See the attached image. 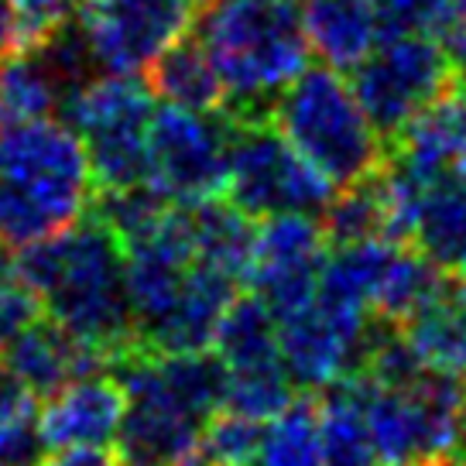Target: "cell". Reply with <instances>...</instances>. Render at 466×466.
Masks as SVG:
<instances>
[{
    "mask_svg": "<svg viewBox=\"0 0 466 466\" xmlns=\"http://www.w3.org/2000/svg\"><path fill=\"white\" fill-rule=\"evenodd\" d=\"M15 278L35 291L48 319L110 360L134 343L124 248L89 209L58 233L21 248Z\"/></svg>",
    "mask_w": 466,
    "mask_h": 466,
    "instance_id": "6da1fadb",
    "label": "cell"
},
{
    "mask_svg": "<svg viewBox=\"0 0 466 466\" xmlns=\"http://www.w3.org/2000/svg\"><path fill=\"white\" fill-rule=\"evenodd\" d=\"M199 42L227 89L230 124L268 120L271 100L309 66L295 0H219L199 25Z\"/></svg>",
    "mask_w": 466,
    "mask_h": 466,
    "instance_id": "7a4b0ae2",
    "label": "cell"
},
{
    "mask_svg": "<svg viewBox=\"0 0 466 466\" xmlns=\"http://www.w3.org/2000/svg\"><path fill=\"white\" fill-rule=\"evenodd\" d=\"M268 120L336 189L378 172L388 147L339 69H302L271 100Z\"/></svg>",
    "mask_w": 466,
    "mask_h": 466,
    "instance_id": "3957f363",
    "label": "cell"
},
{
    "mask_svg": "<svg viewBox=\"0 0 466 466\" xmlns=\"http://www.w3.org/2000/svg\"><path fill=\"white\" fill-rule=\"evenodd\" d=\"M364 419L380 466L450 463L466 436V380L425 370L388 388L364 378Z\"/></svg>",
    "mask_w": 466,
    "mask_h": 466,
    "instance_id": "277c9868",
    "label": "cell"
},
{
    "mask_svg": "<svg viewBox=\"0 0 466 466\" xmlns=\"http://www.w3.org/2000/svg\"><path fill=\"white\" fill-rule=\"evenodd\" d=\"M333 182L312 161L302 158L271 120L230 124L223 196L240 213L254 219L271 217V213L316 217L333 199Z\"/></svg>",
    "mask_w": 466,
    "mask_h": 466,
    "instance_id": "5b68a950",
    "label": "cell"
},
{
    "mask_svg": "<svg viewBox=\"0 0 466 466\" xmlns=\"http://www.w3.org/2000/svg\"><path fill=\"white\" fill-rule=\"evenodd\" d=\"M0 182L25 192L58 230L89 209V161L83 137L62 120L0 127Z\"/></svg>",
    "mask_w": 466,
    "mask_h": 466,
    "instance_id": "8992f818",
    "label": "cell"
},
{
    "mask_svg": "<svg viewBox=\"0 0 466 466\" xmlns=\"http://www.w3.org/2000/svg\"><path fill=\"white\" fill-rule=\"evenodd\" d=\"M227 141L223 114L165 103L147 120V182L175 206L219 199L227 189Z\"/></svg>",
    "mask_w": 466,
    "mask_h": 466,
    "instance_id": "52a82bcc",
    "label": "cell"
},
{
    "mask_svg": "<svg viewBox=\"0 0 466 466\" xmlns=\"http://www.w3.org/2000/svg\"><path fill=\"white\" fill-rule=\"evenodd\" d=\"M353 96L370 116L374 131L391 141L408 116H415L429 100L456 83L442 45L429 35H394L374 45L353 69Z\"/></svg>",
    "mask_w": 466,
    "mask_h": 466,
    "instance_id": "ba28073f",
    "label": "cell"
},
{
    "mask_svg": "<svg viewBox=\"0 0 466 466\" xmlns=\"http://www.w3.org/2000/svg\"><path fill=\"white\" fill-rule=\"evenodd\" d=\"M76 21L96 69L141 73L161 48L189 35L196 0H86Z\"/></svg>",
    "mask_w": 466,
    "mask_h": 466,
    "instance_id": "9c48e42d",
    "label": "cell"
},
{
    "mask_svg": "<svg viewBox=\"0 0 466 466\" xmlns=\"http://www.w3.org/2000/svg\"><path fill=\"white\" fill-rule=\"evenodd\" d=\"M326 261V233L309 213H271L254 230L248 278L254 295L285 319L306 309L319 289V268Z\"/></svg>",
    "mask_w": 466,
    "mask_h": 466,
    "instance_id": "30bf717a",
    "label": "cell"
},
{
    "mask_svg": "<svg viewBox=\"0 0 466 466\" xmlns=\"http://www.w3.org/2000/svg\"><path fill=\"white\" fill-rule=\"evenodd\" d=\"M367 329H370L367 312L326 306L319 299L278 319V350L291 384L326 391L329 384L350 378L370 339Z\"/></svg>",
    "mask_w": 466,
    "mask_h": 466,
    "instance_id": "8fae6325",
    "label": "cell"
},
{
    "mask_svg": "<svg viewBox=\"0 0 466 466\" xmlns=\"http://www.w3.org/2000/svg\"><path fill=\"white\" fill-rule=\"evenodd\" d=\"M391 161L432 186L466 165V86L452 83L391 137Z\"/></svg>",
    "mask_w": 466,
    "mask_h": 466,
    "instance_id": "7c38bea8",
    "label": "cell"
},
{
    "mask_svg": "<svg viewBox=\"0 0 466 466\" xmlns=\"http://www.w3.org/2000/svg\"><path fill=\"white\" fill-rule=\"evenodd\" d=\"M0 360L35 398H48L62 384L89 374H110V357L103 350L76 339L56 319L38 316L0 350Z\"/></svg>",
    "mask_w": 466,
    "mask_h": 466,
    "instance_id": "4fadbf2b",
    "label": "cell"
},
{
    "mask_svg": "<svg viewBox=\"0 0 466 466\" xmlns=\"http://www.w3.org/2000/svg\"><path fill=\"white\" fill-rule=\"evenodd\" d=\"M124 419V391L106 374L62 384L38 411V439L45 452L69 446H110Z\"/></svg>",
    "mask_w": 466,
    "mask_h": 466,
    "instance_id": "5bb4252c",
    "label": "cell"
},
{
    "mask_svg": "<svg viewBox=\"0 0 466 466\" xmlns=\"http://www.w3.org/2000/svg\"><path fill=\"white\" fill-rule=\"evenodd\" d=\"M233 295H237V278L223 275V271H217V268H209L203 261H192L172 309L137 343L147 350H158V353L209 350L219 319H223L227 306L233 302Z\"/></svg>",
    "mask_w": 466,
    "mask_h": 466,
    "instance_id": "9a60e30c",
    "label": "cell"
},
{
    "mask_svg": "<svg viewBox=\"0 0 466 466\" xmlns=\"http://www.w3.org/2000/svg\"><path fill=\"white\" fill-rule=\"evenodd\" d=\"M155 93L147 89L137 73H106L86 79L58 103L62 124H69L79 137L103 131H124V127H147L155 110Z\"/></svg>",
    "mask_w": 466,
    "mask_h": 466,
    "instance_id": "2e32d148",
    "label": "cell"
},
{
    "mask_svg": "<svg viewBox=\"0 0 466 466\" xmlns=\"http://www.w3.org/2000/svg\"><path fill=\"white\" fill-rule=\"evenodd\" d=\"M309 52L329 69H353L380 42L374 0H306L299 11Z\"/></svg>",
    "mask_w": 466,
    "mask_h": 466,
    "instance_id": "e0dca14e",
    "label": "cell"
},
{
    "mask_svg": "<svg viewBox=\"0 0 466 466\" xmlns=\"http://www.w3.org/2000/svg\"><path fill=\"white\" fill-rule=\"evenodd\" d=\"M147 89L158 93L172 106L199 110V114H219L227 103V89L219 83L213 62L206 56L199 38L182 35L178 42L161 48L158 56L145 66Z\"/></svg>",
    "mask_w": 466,
    "mask_h": 466,
    "instance_id": "ac0fdd59",
    "label": "cell"
},
{
    "mask_svg": "<svg viewBox=\"0 0 466 466\" xmlns=\"http://www.w3.org/2000/svg\"><path fill=\"white\" fill-rule=\"evenodd\" d=\"M322 466H380L364 419V378H343L326 388L316 408Z\"/></svg>",
    "mask_w": 466,
    "mask_h": 466,
    "instance_id": "d6986e66",
    "label": "cell"
},
{
    "mask_svg": "<svg viewBox=\"0 0 466 466\" xmlns=\"http://www.w3.org/2000/svg\"><path fill=\"white\" fill-rule=\"evenodd\" d=\"M450 291V281L442 275L436 261H429L422 250H408L391 244L384 268H380L378 281H374V295H370V312H378L380 319L405 326L415 312L432 306Z\"/></svg>",
    "mask_w": 466,
    "mask_h": 466,
    "instance_id": "ffe728a7",
    "label": "cell"
},
{
    "mask_svg": "<svg viewBox=\"0 0 466 466\" xmlns=\"http://www.w3.org/2000/svg\"><path fill=\"white\" fill-rule=\"evenodd\" d=\"M192 233H196V261L217 268L223 275L244 281L250 268V250H254V217L240 213L237 206L223 196L189 206Z\"/></svg>",
    "mask_w": 466,
    "mask_h": 466,
    "instance_id": "44dd1931",
    "label": "cell"
},
{
    "mask_svg": "<svg viewBox=\"0 0 466 466\" xmlns=\"http://www.w3.org/2000/svg\"><path fill=\"white\" fill-rule=\"evenodd\" d=\"M411 240L429 261L456 271V264L466 258V189L460 175L436 178L425 189Z\"/></svg>",
    "mask_w": 466,
    "mask_h": 466,
    "instance_id": "7402d4cb",
    "label": "cell"
},
{
    "mask_svg": "<svg viewBox=\"0 0 466 466\" xmlns=\"http://www.w3.org/2000/svg\"><path fill=\"white\" fill-rule=\"evenodd\" d=\"M401 333L419 353L425 370L466 380V302H460L452 289L422 312H415Z\"/></svg>",
    "mask_w": 466,
    "mask_h": 466,
    "instance_id": "603a6c76",
    "label": "cell"
},
{
    "mask_svg": "<svg viewBox=\"0 0 466 466\" xmlns=\"http://www.w3.org/2000/svg\"><path fill=\"white\" fill-rule=\"evenodd\" d=\"M213 347H217V360L223 364V370L281 360L275 312L258 295H244V299L233 295V302L217 326Z\"/></svg>",
    "mask_w": 466,
    "mask_h": 466,
    "instance_id": "cb8c5ba5",
    "label": "cell"
},
{
    "mask_svg": "<svg viewBox=\"0 0 466 466\" xmlns=\"http://www.w3.org/2000/svg\"><path fill=\"white\" fill-rule=\"evenodd\" d=\"M62 86L35 48L0 58V127L58 114Z\"/></svg>",
    "mask_w": 466,
    "mask_h": 466,
    "instance_id": "d4e9b609",
    "label": "cell"
},
{
    "mask_svg": "<svg viewBox=\"0 0 466 466\" xmlns=\"http://www.w3.org/2000/svg\"><path fill=\"white\" fill-rule=\"evenodd\" d=\"M254 466H322L316 405L291 398L275 419L261 425Z\"/></svg>",
    "mask_w": 466,
    "mask_h": 466,
    "instance_id": "484cf974",
    "label": "cell"
},
{
    "mask_svg": "<svg viewBox=\"0 0 466 466\" xmlns=\"http://www.w3.org/2000/svg\"><path fill=\"white\" fill-rule=\"evenodd\" d=\"M42 456L38 398L0 360V466H38Z\"/></svg>",
    "mask_w": 466,
    "mask_h": 466,
    "instance_id": "4316f807",
    "label": "cell"
},
{
    "mask_svg": "<svg viewBox=\"0 0 466 466\" xmlns=\"http://www.w3.org/2000/svg\"><path fill=\"white\" fill-rule=\"evenodd\" d=\"M223 408H233L240 415H248L254 422H268L275 419L291 398V378L281 360H268V364L233 367L223 370Z\"/></svg>",
    "mask_w": 466,
    "mask_h": 466,
    "instance_id": "83f0119b",
    "label": "cell"
},
{
    "mask_svg": "<svg viewBox=\"0 0 466 466\" xmlns=\"http://www.w3.org/2000/svg\"><path fill=\"white\" fill-rule=\"evenodd\" d=\"M158 367L165 384L175 391V398L189 408L199 422H206L217 408H223V380H227L223 378V364L217 357H209L206 350L158 353Z\"/></svg>",
    "mask_w": 466,
    "mask_h": 466,
    "instance_id": "f1b7e54d",
    "label": "cell"
},
{
    "mask_svg": "<svg viewBox=\"0 0 466 466\" xmlns=\"http://www.w3.org/2000/svg\"><path fill=\"white\" fill-rule=\"evenodd\" d=\"M319 227L326 233V244H333V248L384 237V209H380L374 175L364 182L343 186V192H333V199L322 206Z\"/></svg>",
    "mask_w": 466,
    "mask_h": 466,
    "instance_id": "f546056e",
    "label": "cell"
},
{
    "mask_svg": "<svg viewBox=\"0 0 466 466\" xmlns=\"http://www.w3.org/2000/svg\"><path fill=\"white\" fill-rule=\"evenodd\" d=\"M261 425L233 408H217L199 429V446L196 452L209 466H254L258 442H261Z\"/></svg>",
    "mask_w": 466,
    "mask_h": 466,
    "instance_id": "4dcf8cb0",
    "label": "cell"
},
{
    "mask_svg": "<svg viewBox=\"0 0 466 466\" xmlns=\"http://www.w3.org/2000/svg\"><path fill=\"white\" fill-rule=\"evenodd\" d=\"M360 360L367 364V378L374 380V384H388V388L411 384L415 378L425 374L422 360H419V353L405 339V333H388L367 339Z\"/></svg>",
    "mask_w": 466,
    "mask_h": 466,
    "instance_id": "1f68e13d",
    "label": "cell"
},
{
    "mask_svg": "<svg viewBox=\"0 0 466 466\" xmlns=\"http://www.w3.org/2000/svg\"><path fill=\"white\" fill-rule=\"evenodd\" d=\"M83 4L86 0H15L25 48L45 42L56 28H62L66 21H73Z\"/></svg>",
    "mask_w": 466,
    "mask_h": 466,
    "instance_id": "d6a6232c",
    "label": "cell"
},
{
    "mask_svg": "<svg viewBox=\"0 0 466 466\" xmlns=\"http://www.w3.org/2000/svg\"><path fill=\"white\" fill-rule=\"evenodd\" d=\"M38 316H42V302L35 299V291L28 285H21L15 278L7 289L0 291V350Z\"/></svg>",
    "mask_w": 466,
    "mask_h": 466,
    "instance_id": "836d02e7",
    "label": "cell"
},
{
    "mask_svg": "<svg viewBox=\"0 0 466 466\" xmlns=\"http://www.w3.org/2000/svg\"><path fill=\"white\" fill-rule=\"evenodd\" d=\"M38 466H116L114 452L106 446H69V450H52V456H42Z\"/></svg>",
    "mask_w": 466,
    "mask_h": 466,
    "instance_id": "e575fe53",
    "label": "cell"
},
{
    "mask_svg": "<svg viewBox=\"0 0 466 466\" xmlns=\"http://www.w3.org/2000/svg\"><path fill=\"white\" fill-rule=\"evenodd\" d=\"M439 45H442V52H446V58H450L456 83L466 86V17H460V21L439 38Z\"/></svg>",
    "mask_w": 466,
    "mask_h": 466,
    "instance_id": "d590c367",
    "label": "cell"
},
{
    "mask_svg": "<svg viewBox=\"0 0 466 466\" xmlns=\"http://www.w3.org/2000/svg\"><path fill=\"white\" fill-rule=\"evenodd\" d=\"M25 48L21 38V17H17L15 0H0V58Z\"/></svg>",
    "mask_w": 466,
    "mask_h": 466,
    "instance_id": "8d00e7d4",
    "label": "cell"
},
{
    "mask_svg": "<svg viewBox=\"0 0 466 466\" xmlns=\"http://www.w3.org/2000/svg\"><path fill=\"white\" fill-rule=\"evenodd\" d=\"M11 281H15V261H11V258L4 254V248H0V291L7 289Z\"/></svg>",
    "mask_w": 466,
    "mask_h": 466,
    "instance_id": "74e56055",
    "label": "cell"
},
{
    "mask_svg": "<svg viewBox=\"0 0 466 466\" xmlns=\"http://www.w3.org/2000/svg\"><path fill=\"white\" fill-rule=\"evenodd\" d=\"M456 175H460V182H463V189H466V165H463V168H460Z\"/></svg>",
    "mask_w": 466,
    "mask_h": 466,
    "instance_id": "f35d334b",
    "label": "cell"
},
{
    "mask_svg": "<svg viewBox=\"0 0 466 466\" xmlns=\"http://www.w3.org/2000/svg\"><path fill=\"white\" fill-rule=\"evenodd\" d=\"M401 466H446V463H401Z\"/></svg>",
    "mask_w": 466,
    "mask_h": 466,
    "instance_id": "ab89813d",
    "label": "cell"
},
{
    "mask_svg": "<svg viewBox=\"0 0 466 466\" xmlns=\"http://www.w3.org/2000/svg\"><path fill=\"white\" fill-rule=\"evenodd\" d=\"M199 4H219V0H199Z\"/></svg>",
    "mask_w": 466,
    "mask_h": 466,
    "instance_id": "60d3db41",
    "label": "cell"
},
{
    "mask_svg": "<svg viewBox=\"0 0 466 466\" xmlns=\"http://www.w3.org/2000/svg\"><path fill=\"white\" fill-rule=\"evenodd\" d=\"M463 450H466V436H463Z\"/></svg>",
    "mask_w": 466,
    "mask_h": 466,
    "instance_id": "b9f144b4",
    "label": "cell"
}]
</instances>
